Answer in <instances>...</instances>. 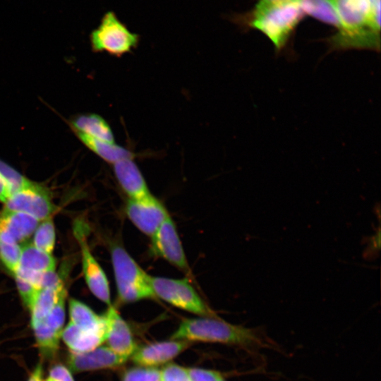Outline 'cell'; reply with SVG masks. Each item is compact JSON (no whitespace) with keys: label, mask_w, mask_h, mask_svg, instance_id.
<instances>
[{"label":"cell","mask_w":381,"mask_h":381,"mask_svg":"<svg viewBox=\"0 0 381 381\" xmlns=\"http://www.w3.org/2000/svg\"><path fill=\"white\" fill-rule=\"evenodd\" d=\"M61 291L51 289L38 290L30 308L32 326L40 322L48 315L56 304Z\"/></svg>","instance_id":"7402d4cb"},{"label":"cell","mask_w":381,"mask_h":381,"mask_svg":"<svg viewBox=\"0 0 381 381\" xmlns=\"http://www.w3.org/2000/svg\"><path fill=\"white\" fill-rule=\"evenodd\" d=\"M38 222L28 214L4 209L0 214V239L17 243L23 241L35 232Z\"/></svg>","instance_id":"5bb4252c"},{"label":"cell","mask_w":381,"mask_h":381,"mask_svg":"<svg viewBox=\"0 0 381 381\" xmlns=\"http://www.w3.org/2000/svg\"><path fill=\"white\" fill-rule=\"evenodd\" d=\"M56 262L52 255L33 244H26L21 248V255L18 268L37 272L54 271Z\"/></svg>","instance_id":"ffe728a7"},{"label":"cell","mask_w":381,"mask_h":381,"mask_svg":"<svg viewBox=\"0 0 381 381\" xmlns=\"http://www.w3.org/2000/svg\"><path fill=\"white\" fill-rule=\"evenodd\" d=\"M126 213L140 231L150 237L169 216L164 206L152 194L140 199H128Z\"/></svg>","instance_id":"ba28073f"},{"label":"cell","mask_w":381,"mask_h":381,"mask_svg":"<svg viewBox=\"0 0 381 381\" xmlns=\"http://www.w3.org/2000/svg\"><path fill=\"white\" fill-rule=\"evenodd\" d=\"M162 381H190L188 368L170 363L161 370Z\"/></svg>","instance_id":"f1b7e54d"},{"label":"cell","mask_w":381,"mask_h":381,"mask_svg":"<svg viewBox=\"0 0 381 381\" xmlns=\"http://www.w3.org/2000/svg\"><path fill=\"white\" fill-rule=\"evenodd\" d=\"M112 166L116 179L128 199H140L151 194L134 159H123Z\"/></svg>","instance_id":"9a60e30c"},{"label":"cell","mask_w":381,"mask_h":381,"mask_svg":"<svg viewBox=\"0 0 381 381\" xmlns=\"http://www.w3.org/2000/svg\"><path fill=\"white\" fill-rule=\"evenodd\" d=\"M127 359L116 353L108 346H99L87 352H71L68 363L71 370L79 373L116 368L122 365Z\"/></svg>","instance_id":"7c38bea8"},{"label":"cell","mask_w":381,"mask_h":381,"mask_svg":"<svg viewBox=\"0 0 381 381\" xmlns=\"http://www.w3.org/2000/svg\"><path fill=\"white\" fill-rule=\"evenodd\" d=\"M121 381H162L161 370L147 366L131 368L123 374Z\"/></svg>","instance_id":"83f0119b"},{"label":"cell","mask_w":381,"mask_h":381,"mask_svg":"<svg viewBox=\"0 0 381 381\" xmlns=\"http://www.w3.org/2000/svg\"><path fill=\"white\" fill-rule=\"evenodd\" d=\"M37 343L43 353L52 355L59 347V339L61 335L50 328L44 321L32 326Z\"/></svg>","instance_id":"603a6c76"},{"label":"cell","mask_w":381,"mask_h":381,"mask_svg":"<svg viewBox=\"0 0 381 381\" xmlns=\"http://www.w3.org/2000/svg\"><path fill=\"white\" fill-rule=\"evenodd\" d=\"M301 8L306 15L328 24L338 30L339 20L331 0H299Z\"/></svg>","instance_id":"44dd1931"},{"label":"cell","mask_w":381,"mask_h":381,"mask_svg":"<svg viewBox=\"0 0 381 381\" xmlns=\"http://www.w3.org/2000/svg\"><path fill=\"white\" fill-rule=\"evenodd\" d=\"M171 339L216 342L251 350L263 345L256 330L229 323L217 315L183 320Z\"/></svg>","instance_id":"7a4b0ae2"},{"label":"cell","mask_w":381,"mask_h":381,"mask_svg":"<svg viewBox=\"0 0 381 381\" xmlns=\"http://www.w3.org/2000/svg\"><path fill=\"white\" fill-rule=\"evenodd\" d=\"M81 143L102 159L114 164L119 161L134 159L135 154L115 143L95 139L85 134L74 132Z\"/></svg>","instance_id":"ac0fdd59"},{"label":"cell","mask_w":381,"mask_h":381,"mask_svg":"<svg viewBox=\"0 0 381 381\" xmlns=\"http://www.w3.org/2000/svg\"><path fill=\"white\" fill-rule=\"evenodd\" d=\"M340 27L328 38L329 48L380 51V0H331Z\"/></svg>","instance_id":"6da1fadb"},{"label":"cell","mask_w":381,"mask_h":381,"mask_svg":"<svg viewBox=\"0 0 381 381\" xmlns=\"http://www.w3.org/2000/svg\"><path fill=\"white\" fill-rule=\"evenodd\" d=\"M0 174L6 181L11 195L27 188L34 183L1 160H0Z\"/></svg>","instance_id":"d4e9b609"},{"label":"cell","mask_w":381,"mask_h":381,"mask_svg":"<svg viewBox=\"0 0 381 381\" xmlns=\"http://www.w3.org/2000/svg\"><path fill=\"white\" fill-rule=\"evenodd\" d=\"M42 368L41 365H38L30 375L28 381H42Z\"/></svg>","instance_id":"836d02e7"},{"label":"cell","mask_w":381,"mask_h":381,"mask_svg":"<svg viewBox=\"0 0 381 381\" xmlns=\"http://www.w3.org/2000/svg\"><path fill=\"white\" fill-rule=\"evenodd\" d=\"M55 243V231L51 218L44 219L36 228L33 237V245L47 253L51 254Z\"/></svg>","instance_id":"cb8c5ba5"},{"label":"cell","mask_w":381,"mask_h":381,"mask_svg":"<svg viewBox=\"0 0 381 381\" xmlns=\"http://www.w3.org/2000/svg\"><path fill=\"white\" fill-rule=\"evenodd\" d=\"M152 252L179 269L190 273L189 266L176 226L169 216L151 236Z\"/></svg>","instance_id":"9c48e42d"},{"label":"cell","mask_w":381,"mask_h":381,"mask_svg":"<svg viewBox=\"0 0 381 381\" xmlns=\"http://www.w3.org/2000/svg\"><path fill=\"white\" fill-rule=\"evenodd\" d=\"M304 16L299 0H291L250 13L246 22L250 28L269 38L275 49L279 52L284 48Z\"/></svg>","instance_id":"3957f363"},{"label":"cell","mask_w":381,"mask_h":381,"mask_svg":"<svg viewBox=\"0 0 381 381\" xmlns=\"http://www.w3.org/2000/svg\"><path fill=\"white\" fill-rule=\"evenodd\" d=\"M65 298L66 290L64 289L59 293V298L54 306L44 320H42L50 328L61 334L63 331L65 319Z\"/></svg>","instance_id":"4316f807"},{"label":"cell","mask_w":381,"mask_h":381,"mask_svg":"<svg viewBox=\"0 0 381 381\" xmlns=\"http://www.w3.org/2000/svg\"><path fill=\"white\" fill-rule=\"evenodd\" d=\"M49 377L56 381H74L70 371L60 364L54 365L50 370Z\"/></svg>","instance_id":"1f68e13d"},{"label":"cell","mask_w":381,"mask_h":381,"mask_svg":"<svg viewBox=\"0 0 381 381\" xmlns=\"http://www.w3.org/2000/svg\"><path fill=\"white\" fill-rule=\"evenodd\" d=\"M83 226L78 225L75 234L81 247L83 271L85 282L91 292L103 303L111 306L110 291L106 274L86 243Z\"/></svg>","instance_id":"30bf717a"},{"label":"cell","mask_w":381,"mask_h":381,"mask_svg":"<svg viewBox=\"0 0 381 381\" xmlns=\"http://www.w3.org/2000/svg\"><path fill=\"white\" fill-rule=\"evenodd\" d=\"M4 203V209L28 214L39 221L49 217L55 210L48 190L37 183L11 194Z\"/></svg>","instance_id":"52a82bcc"},{"label":"cell","mask_w":381,"mask_h":381,"mask_svg":"<svg viewBox=\"0 0 381 381\" xmlns=\"http://www.w3.org/2000/svg\"><path fill=\"white\" fill-rule=\"evenodd\" d=\"M61 337L73 353L92 351L105 341L104 334L83 329L71 322L63 329Z\"/></svg>","instance_id":"2e32d148"},{"label":"cell","mask_w":381,"mask_h":381,"mask_svg":"<svg viewBox=\"0 0 381 381\" xmlns=\"http://www.w3.org/2000/svg\"><path fill=\"white\" fill-rule=\"evenodd\" d=\"M291 0H258L250 13L260 12L270 6Z\"/></svg>","instance_id":"d6a6232c"},{"label":"cell","mask_w":381,"mask_h":381,"mask_svg":"<svg viewBox=\"0 0 381 381\" xmlns=\"http://www.w3.org/2000/svg\"><path fill=\"white\" fill-rule=\"evenodd\" d=\"M106 320L105 341L116 353L128 358L135 351L133 334L116 309L109 306L104 315Z\"/></svg>","instance_id":"8fae6325"},{"label":"cell","mask_w":381,"mask_h":381,"mask_svg":"<svg viewBox=\"0 0 381 381\" xmlns=\"http://www.w3.org/2000/svg\"><path fill=\"white\" fill-rule=\"evenodd\" d=\"M190 381H219L222 374L216 370L198 368H188Z\"/></svg>","instance_id":"4dcf8cb0"},{"label":"cell","mask_w":381,"mask_h":381,"mask_svg":"<svg viewBox=\"0 0 381 381\" xmlns=\"http://www.w3.org/2000/svg\"><path fill=\"white\" fill-rule=\"evenodd\" d=\"M219 381H226V380H225V379H224L223 377H222L219 379Z\"/></svg>","instance_id":"d590c367"},{"label":"cell","mask_w":381,"mask_h":381,"mask_svg":"<svg viewBox=\"0 0 381 381\" xmlns=\"http://www.w3.org/2000/svg\"><path fill=\"white\" fill-rule=\"evenodd\" d=\"M111 258L119 302L133 303L155 297L148 275L117 243L111 248Z\"/></svg>","instance_id":"277c9868"},{"label":"cell","mask_w":381,"mask_h":381,"mask_svg":"<svg viewBox=\"0 0 381 381\" xmlns=\"http://www.w3.org/2000/svg\"><path fill=\"white\" fill-rule=\"evenodd\" d=\"M91 48L95 52H106L121 57L131 53L140 42V36L131 32L116 14L106 12L99 25L90 35Z\"/></svg>","instance_id":"5b68a950"},{"label":"cell","mask_w":381,"mask_h":381,"mask_svg":"<svg viewBox=\"0 0 381 381\" xmlns=\"http://www.w3.org/2000/svg\"><path fill=\"white\" fill-rule=\"evenodd\" d=\"M150 282L155 296L171 305L205 317L217 316L201 299L187 279L150 276Z\"/></svg>","instance_id":"8992f818"},{"label":"cell","mask_w":381,"mask_h":381,"mask_svg":"<svg viewBox=\"0 0 381 381\" xmlns=\"http://www.w3.org/2000/svg\"><path fill=\"white\" fill-rule=\"evenodd\" d=\"M71 128L95 139L115 143L113 131L108 122L100 115L89 113L75 116L71 121Z\"/></svg>","instance_id":"e0dca14e"},{"label":"cell","mask_w":381,"mask_h":381,"mask_svg":"<svg viewBox=\"0 0 381 381\" xmlns=\"http://www.w3.org/2000/svg\"><path fill=\"white\" fill-rule=\"evenodd\" d=\"M15 277L21 298L25 305L30 309L39 289L18 276H15Z\"/></svg>","instance_id":"f546056e"},{"label":"cell","mask_w":381,"mask_h":381,"mask_svg":"<svg viewBox=\"0 0 381 381\" xmlns=\"http://www.w3.org/2000/svg\"><path fill=\"white\" fill-rule=\"evenodd\" d=\"M45 381H56L55 380L51 378V377H49L47 380H46Z\"/></svg>","instance_id":"e575fe53"},{"label":"cell","mask_w":381,"mask_h":381,"mask_svg":"<svg viewBox=\"0 0 381 381\" xmlns=\"http://www.w3.org/2000/svg\"><path fill=\"white\" fill-rule=\"evenodd\" d=\"M21 255V248L17 243L0 239V259L6 267L12 273L17 270Z\"/></svg>","instance_id":"484cf974"},{"label":"cell","mask_w":381,"mask_h":381,"mask_svg":"<svg viewBox=\"0 0 381 381\" xmlns=\"http://www.w3.org/2000/svg\"><path fill=\"white\" fill-rule=\"evenodd\" d=\"M71 322L78 327L106 334L104 315H98L83 303L71 299L69 301Z\"/></svg>","instance_id":"d6986e66"},{"label":"cell","mask_w":381,"mask_h":381,"mask_svg":"<svg viewBox=\"0 0 381 381\" xmlns=\"http://www.w3.org/2000/svg\"><path fill=\"white\" fill-rule=\"evenodd\" d=\"M189 345L187 341L176 339L154 342L136 348L131 357L140 366L153 367L169 362Z\"/></svg>","instance_id":"4fadbf2b"}]
</instances>
